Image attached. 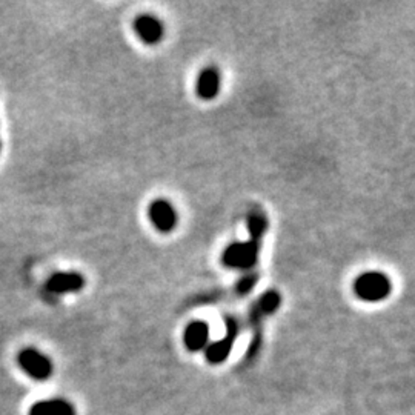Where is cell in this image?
Here are the masks:
<instances>
[{"label": "cell", "instance_id": "6da1fadb", "mask_svg": "<svg viewBox=\"0 0 415 415\" xmlns=\"http://www.w3.org/2000/svg\"><path fill=\"white\" fill-rule=\"evenodd\" d=\"M392 291V283L383 272L371 271L357 277L354 282V293L363 302L377 303L385 300Z\"/></svg>", "mask_w": 415, "mask_h": 415}, {"label": "cell", "instance_id": "7a4b0ae2", "mask_svg": "<svg viewBox=\"0 0 415 415\" xmlns=\"http://www.w3.org/2000/svg\"><path fill=\"white\" fill-rule=\"evenodd\" d=\"M258 254H260V242H256V240L234 242L223 251L222 262L228 268L248 271L256 267Z\"/></svg>", "mask_w": 415, "mask_h": 415}, {"label": "cell", "instance_id": "3957f363", "mask_svg": "<svg viewBox=\"0 0 415 415\" xmlns=\"http://www.w3.org/2000/svg\"><path fill=\"white\" fill-rule=\"evenodd\" d=\"M17 365L32 380L45 381L54 372L53 361L36 348H25L17 354Z\"/></svg>", "mask_w": 415, "mask_h": 415}, {"label": "cell", "instance_id": "277c9868", "mask_svg": "<svg viewBox=\"0 0 415 415\" xmlns=\"http://www.w3.org/2000/svg\"><path fill=\"white\" fill-rule=\"evenodd\" d=\"M225 323H226V333L223 339L210 343L205 349V359L210 365H222V363L226 361V359H228L232 351V348H234V343L240 333L238 322L234 319V317H228Z\"/></svg>", "mask_w": 415, "mask_h": 415}, {"label": "cell", "instance_id": "5b68a950", "mask_svg": "<svg viewBox=\"0 0 415 415\" xmlns=\"http://www.w3.org/2000/svg\"><path fill=\"white\" fill-rule=\"evenodd\" d=\"M148 216L154 228L160 232H164V234L174 231V228L177 226L179 217H177L176 208L165 199L154 200V202L149 205Z\"/></svg>", "mask_w": 415, "mask_h": 415}, {"label": "cell", "instance_id": "8992f818", "mask_svg": "<svg viewBox=\"0 0 415 415\" xmlns=\"http://www.w3.org/2000/svg\"><path fill=\"white\" fill-rule=\"evenodd\" d=\"M83 288H85V277L79 272H56L45 283V289L54 295L79 293Z\"/></svg>", "mask_w": 415, "mask_h": 415}, {"label": "cell", "instance_id": "52a82bcc", "mask_svg": "<svg viewBox=\"0 0 415 415\" xmlns=\"http://www.w3.org/2000/svg\"><path fill=\"white\" fill-rule=\"evenodd\" d=\"M134 31L144 43L155 45L164 38L165 27L160 19L151 14H144L134 21Z\"/></svg>", "mask_w": 415, "mask_h": 415}, {"label": "cell", "instance_id": "ba28073f", "mask_svg": "<svg viewBox=\"0 0 415 415\" xmlns=\"http://www.w3.org/2000/svg\"><path fill=\"white\" fill-rule=\"evenodd\" d=\"M183 343L190 352L205 351L206 346L210 345V326H208V323L202 320L191 322L185 328Z\"/></svg>", "mask_w": 415, "mask_h": 415}, {"label": "cell", "instance_id": "9c48e42d", "mask_svg": "<svg viewBox=\"0 0 415 415\" xmlns=\"http://www.w3.org/2000/svg\"><path fill=\"white\" fill-rule=\"evenodd\" d=\"M222 87V74L216 67H208L202 69L197 79V94L203 100H212L220 93Z\"/></svg>", "mask_w": 415, "mask_h": 415}, {"label": "cell", "instance_id": "30bf717a", "mask_svg": "<svg viewBox=\"0 0 415 415\" xmlns=\"http://www.w3.org/2000/svg\"><path fill=\"white\" fill-rule=\"evenodd\" d=\"M28 415H77L74 405L65 399H48L31 406Z\"/></svg>", "mask_w": 415, "mask_h": 415}, {"label": "cell", "instance_id": "8fae6325", "mask_svg": "<svg viewBox=\"0 0 415 415\" xmlns=\"http://www.w3.org/2000/svg\"><path fill=\"white\" fill-rule=\"evenodd\" d=\"M280 304H282V295L278 294L277 291L271 289L267 291V293H263L262 297L258 298L257 303L254 304V309H252V315H251L252 323H258L265 315L274 314L276 311L280 308Z\"/></svg>", "mask_w": 415, "mask_h": 415}, {"label": "cell", "instance_id": "7c38bea8", "mask_svg": "<svg viewBox=\"0 0 415 415\" xmlns=\"http://www.w3.org/2000/svg\"><path fill=\"white\" fill-rule=\"evenodd\" d=\"M269 228V222L268 217L260 210H254L249 216H248V231L251 240H256V242H260L262 237L267 234V231Z\"/></svg>", "mask_w": 415, "mask_h": 415}, {"label": "cell", "instance_id": "4fadbf2b", "mask_svg": "<svg viewBox=\"0 0 415 415\" xmlns=\"http://www.w3.org/2000/svg\"><path fill=\"white\" fill-rule=\"evenodd\" d=\"M257 280H258V277H257V274H254V272L243 276L237 283V293L240 295H245V294L251 293V291L254 289Z\"/></svg>", "mask_w": 415, "mask_h": 415}, {"label": "cell", "instance_id": "5bb4252c", "mask_svg": "<svg viewBox=\"0 0 415 415\" xmlns=\"http://www.w3.org/2000/svg\"><path fill=\"white\" fill-rule=\"evenodd\" d=\"M0 149H2V144H0Z\"/></svg>", "mask_w": 415, "mask_h": 415}]
</instances>
